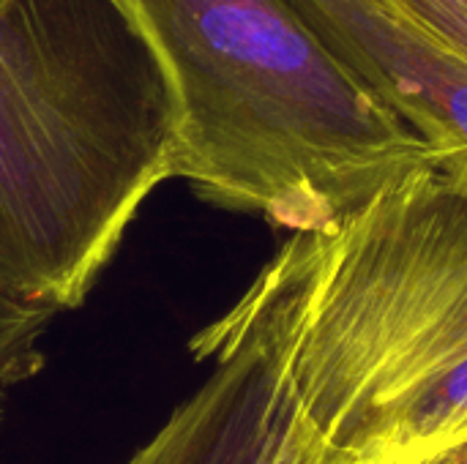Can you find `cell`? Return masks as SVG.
Returning a JSON list of instances; mask_svg holds the SVG:
<instances>
[{
	"instance_id": "obj_5",
	"label": "cell",
	"mask_w": 467,
	"mask_h": 464,
	"mask_svg": "<svg viewBox=\"0 0 467 464\" xmlns=\"http://www.w3.org/2000/svg\"><path fill=\"white\" fill-rule=\"evenodd\" d=\"M211 364L208 380L123 464H339L254 353Z\"/></svg>"
},
{
	"instance_id": "obj_6",
	"label": "cell",
	"mask_w": 467,
	"mask_h": 464,
	"mask_svg": "<svg viewBox=\"0 0 467 464\" xmlns=\"http://www.w3.org/2000/svg\"><path fill=\"white\" fill-rule=\"evenodd\" d=\"M55 314V309L0 287V427L8 413L11 391L33 380L47 364L41 342Z\"/></svg>"
},
{
	"instance_id": "obj_8",
	"label": "cell",
	"mask_w": 467,
	"mask_h": 464,
	"mask_svg": "<svg viewBox=\"0 0 467 464\" xmlns=\"http://www.w3.org/2000/svg\"><path fill=\"white\" fill-rule=\"evenodd\" d=\"M419 464H467V438L449 446V449H443V451H438V454H432V457H427V459H421Z\"/></svg>"
},
{
	"instance_id": "obj_9",
	"label": "cell",
	"mask_w": 467,
	"mask_h": 464,
	"mask_svg": "<svg viewBox=\"0 0 467 464\" xmlns=\"http://www.w3.org/2000/svg\"><path fill=\"white\" fill-rule=\"evenodd\" d=\"M416 464H419V462H416Z\"/></svg>"
},
{
	"instance_id": "obj_2",
	"label": "cell",
	"mask_w": 467,
	"mask_h": 464,
	"mask_svg": "<svg viewBox=\"0 0 467 464\" xmlns=\"http://www.w3.org/2000/svg\"><path fill=\"white\" fill-rule=\"evenodd\" d=\"M175 178V101L123 0H0V287L85 304Z\"/></svg>"
},
{
	"instance_id": "obj_1",
	"label": "cell",
	"mask_w": 467,
	"mask_h": 464,
	"mask_svg": "<svg viewBox=\"0 0 467 464\" xmlns=\"http://www.w3.org/2000/svg\"><path fill=\"white\" fill-rule=\"evenodd\" d=\"M252 347L339 464L467 438V167L435 159L323 230L290 232L192 356Z\"/></svg>"
},
{
	"instance_id": "obj_3",
	"label": "cell",
	"mask_w": 467,
	"mask_h": 464,
	"mask_svg": "<svg viewBox=\"0 0 467 464\" xmlns=\"http://www.w3.org/2000/svg\"><path fill=\"white\" fill-rule=\"evenodd\" d=\"M175 101V178L200 200L323 230L443 159L290 0H123ZM449 159V156H446Z\"/></svg>"
},
{
	"instance_id": "obj_4",
	"label": "cell",
	"mask_w": 467,
	"mask_h": 464,
	"mask_svg": "<svg viewBox=\"0 0 467 464\" xmlns=\"http://www.w3.org/2000/svg\"><path fill=\"white\" fill-rule=\"evenodd\" d=\"M410 129L467 167V60L389 0H290Z\"/></svg>"
},
{
	"instance_id": "obj_7",
	"label": "cell",
	"mask_w": 467,
	"mask_h": 464,
	"mask_svg": "<svg viewBox=\"0 0 467 464\" xmlns=\"http://www.w3.org/2000/svg\"><path fill=\"white\" fill-rule=\"evenodd\" d=\"M467 60V0H389Z\"/></svg>"
}]
</instances>
